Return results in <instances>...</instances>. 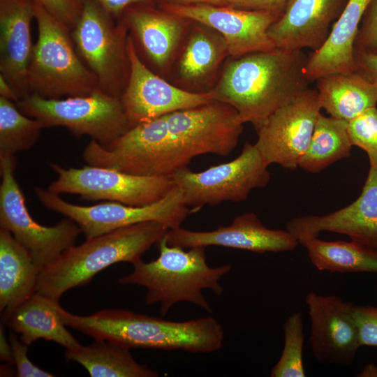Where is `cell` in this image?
<instances>
[{"instance_id": "cell-1", "label": "cell", "mask_w": 377, "mask_h": 377, "mask_svg": "<svg viewBox=\"0 0 377 377\" xmlns=\"http://www.w3.org/2000/svg\"><path fill=\"white\" fill-rule=\"evenodd\" d=\"M308 58L302 50L275 47L230 60L211 90L214 100L232 107L240 123H251L257 129L276 110L309 89Z\"/></svg>"}, {"instance_id": "cell-2", "label": "cell", "mask_w": 377, "mask_h": 377, "mask_svg": "<svg viewBox=\"0 0 377 377\" xmlns=\"http://www.w3.org/2000/svg\"><path fill=\"white\" fill-rule=\"evenodd\" d=\"M59 312L66 326L94 339L108 340L129 349L209 353L221 349L223 342V327L211 316L175 322L121 309H104L89 316H78L60 305Z\"/></svg>"}, {"instance_id": "cell-3", "label": "cell", "mask_w": 377, "mask_h": 377, "mask_svg": "<svg viewBox=\"0 0 377 377\" xmlns=\"http://www.w3.org/2000/svg\"><path fill=\"white\" fill-rule=\"evenodd\" d=\"M169 229L157 221H146L86 239L69 247L38 274L36 292L59 300L67 290L87 284L111 265L134 264L157 244Z\"/></svg>"}, {"instance_id": "cell-4", "label": "cell", "mask_w": 377, "mask_h": 377, "mask_svg": "<svg viewBox=\"0 0 377 377\" xmlns=\"http://www.w3.org/2000/svg\"><path fill=\"white\" fill-rule=\"evenodd\" d=\"M156 245L159 256L156 260L137 261L133 264V272L119 278L118 283L145 287L146 304L159 303L161 316H165L174 304L181 302H191L212 313L211 305L202 291L210 289L220 296L223 291L220 280L230 272L231 265L209 267L205 246L184 251L168 245L166 235Z\"/></svg>"}, {"instance_id": "cell-5", "label": "cell", "mask_w": 377, "mask_h": 377, "mask_svg": "<svg viewBox=\"0 0 377 377\" xmlns=\"http://www.w3.org/2000/svg\"><path fill=\"white\" fill-rule=\"evenodd\" d=\"M38 39L28 67L30 94L45 98L85 96L98 89L94 74L78 55L71 29L36 1Z\"/></svg>"}, {"instance_id": "cell-6", "label": "cell", "mask_w": 377, "mask_h": 377, "mask_svg": "<svg viewBox=\"0 0 377 377\" xmlns=\"http://www.w3.org/2000/svg\"><path fill=\"white\" fill-rule=\"evenodd\" d=\"M82 158L87 165L147 177H171L190 163L175 147L165 114L129 128L107 146L91 140Z\"/></svg>"}, {"instance_id": "cell-7", "label": "cell", "mask_w": 377, "mask_h": 377, "mask_svg": "<svg viewBox=\"0 0 377 377\" xmlns=\"http://www.w3.org/2000/svg\"><path fill=\"white\" fill-rule=\"evenodd\" d=\"M16 105L43 128L64 126L76 135H88L104 147L130 128L119 97L98 88L88 95L65 98H45L29 94Z\"/></svg>"}, {"instance_id": "cell-8", "label": "cell", "mask_w": 377, "mask_h": 377, "mask_svg": "<svg viewBox=\"0 0 377 377\" xmlns=\"http://www.w3.org/2000/svg\"><path fill=\"white\" fill-rule=\"evenodd\" d=\"M127 27L94 0H83L71 37L84 64L94 74L102 91L120 97L128 82L130 63Z\"/></svg>"}, {"instance_id": "cell-9", "label": "cell", "mask_w": 377, "mask_h": 377, "mask_svg": "<svg viewBox=\"0 0 377 377\" xmlns=\"http://www.w3.org/2000/svg\"><path fill=\"white\" fill-rule=\"evenodd\" d=\"M34 192L45 207L74 221L86 239L146 221H157L169 230L177 228L191 212L184 202L182 190L176 185L162 199L144 206L116 202L82 206L66 202L47 188L36 186Z\"/></svg>"}, {"instance_id": "cell-10", "label": "cell", "mask_w": 377, "mask_h": 377, "mask_svg": "<svg viewBox=\"0 0 377 377\" xmlns=\"http://www.w3.org/2000/svg\"><path fill=\"white\" fill-rule=\"evenodd\" d=\"M268 166L256 144L246 142L240 154L228 163L200 172L186 167L171 177L182 190L184 202L193 212L207 205L245 200L253 190L268 184Z\"/></svg>"}, {"instance_id": "cell-11", "label": "cell", "mask_w": 377, "mask_h": 377, "mask_svg": "<svg viewBox=\"0 0 377 377\" xmlns=\"http://www.w3.org/2000/svg\"><path fill=\"white\" fill-rule=\"evenodd\" d=\"M15 156L0 158V228L9 231L28 250L40 272L74 245L82 232L69 218L54 226H44L34 220L15 177Z\"/></svg>"}, {"instance_id": "cell-12", "label": "cell", "mask_w": 377, "mask_h": 377, "mask_svg": "<svg viewBox=\"0 0 377 377\" xmlns=\"http://www.w3.org/2000/svg\"><path fill=\"white\" fill-rule=\"evenodd\" d=\"M50 166L57 177L48 190L57 194L79 195L91 201L104 200L144 206L162 199L175 186L168 177L140 176L90 165L64 168L52 163Z\"/></svg>"}, {"instance_id": "cell-13", "label": "cell", "mask_w": 377, "mask_h": 377, "mask_svg": "<svg viewBox=\"0 0 377 377\" xmlns=\"http://www.w3.org/2000/svg\"><path fill=\"white\" fill-rule=\"evenodd\" d=\"M171 138L190 162L197 156L229 155L243 131L237 111L217 101L165 114Z\"/></svg>"}, {"instance_id": "cell-14", "label": "cell", "mask_w": 377, "mask_h": 377, "mask_svg": "<svg viewBox=\"0 0 377 377\" xmlns=\"http://www.w3.org/2000/svg\"><path fill=\"white\" fill-rule=\"evenodd\" d=\"M320 109L316 89L309 88L276 110L256 129L255 144L268 165L275 163L290 170L298 167Z\"/></svg>"}, {"instance_id": "cell-15", "label": "cell", "mask_w": 377, "mask_h": 377, "mask_svg": "<svg viewBox=\"0 0 377 377\" xmlns=\"http://www.w3.org/2000/svg\"><path fill=\"white\" fill-rule=\"evenodd\" d=\"M130 73L119 98L130 128L140 123L214 100L212 91L202 93L178 88L154 73L139 57L128 37Z\"/></svg>"}, {"instance_id": "cell-16", "label": "cell", "mask_w": 377, "mask_h": 377, "mask_svg": "<svg viewBox=\"0 0 377 377\" xmlns=\"http://www.w3.org/2000/svg\"><path fill=\"white\" fill-rule=\"evenodd\" d=\"M161 8L219 33L226 43L229 56L238 57L275 48L267 31L281 13L204 3L162 4Z\"/></svg>"}, {"instance_id": "cell-17", "label": "cell", "mask_w": 377, "mask_h": 377, "mask_svg": "<svg viewBox=\"0 0 377 377\" xmlns=\"http://www.w3.org/2000/svg\"><path fill=\"white\" fill-rule=\"evenodd\" d=\"M310 320L309 341L314 359L320 364H353L361 346L353 316V304L334 295L311 291L305 297Z\"/></svg>"}, {"instance_id": "cell-18", "label": "cell", "mask_w": 377, "mask_h": 377, "mask_svg": "<svg viewBox=\"0 0 377 377\" xmlns=\"http://www.w3.org/2000/svg\"><path fill=\"white\" fill-rule=\"evenodd\" d=\"M369 165L362 192L355 201L328 214L294 217L286 230L296 238L318 237L323 231L346 235L377 253V163Z\"/></svg>"}, {"instance_id": "cell-19", "label": "cell", "mask_w": 377, "mask_h": 377, "mask_svg": "<svg viewBox=\"0 0 377 377\" xmlns=\"http://www.w3.org/2000/svg\"><path fill=\"white\" fill-rule=\"evenodd\" d=\"M166 239L168 245L183 249L218 246L258 253L290 251L299 244L290 232L265 227L253 212L237 216L230 225L211 231L170 229Z\"/></svg>"}, {"instance_id": "cell-20", "label": "cell", "mask_w": 377, "mask_h": 377, "mask_svg": "<svg viewBox=\"0 0 377 377\" xmlns=\"http://www.w3.org/2000/svg\"><path fill=\"white\" fill-rule=\"evenodd\" d=\"M348 1L288 0L281 16L269 27L268 36L276 48L316 51L326 41Z\"/></svg>"}, {"instance_id": "cell-21", "label": "cell", "mask_w": 377, "mask_h": 377, "mask_svg": "<svg viewBox=\"0 0 377 377\" xmlns=\"http://www.w3.org/2000/svg\"><path fill=\"white\" fill-rule=\"evenodd\" d=\"M35 0H0V75L19 100L30 94L28 67L34 45L31 24Z\"/></svg>"}, {"instance_id": "cell-22", "label": "cell", "mask_w": 377, "mask_h": 377, "mask_svg": "<svg viewBox=\"0 0 377 377\" xmlns=\"http://www.w3.org/2000/svg\"><path fill=\"white\" fill-rule=\"evenodd\" d=\"M144 52L156 68H163L181 38L184 18L151 5H133L121 17Z\"/></svg>"}, {"instance_id": "cell-23", "label": "cell", "mask_w": 377, "mask_h": 377, "mask_svg": "<svg viewBox=\"0 0 377 377\" xmlns=\"http://www.w3.org/2000/svg\"><path fill=\"white\" fill-rule=\"evenodd\" d=\"M370 1H348L326 41L321 47L309 55L305 73L311 82L330 73L355 71L354 42Z\"/></svg>"}, {"instance_id": "cell-24", "label": "cell", "mask_w": 377, "mask_h": 377, "mask_svg": "<svg viewBox=\"0 0 377 377\" xmlns=\"http://www.w3.org/2000/svg\"><path fill=\"white\" fill-rule=\"evenodd\" d=\"M39 272L28 250L0 228V311L3 321L36 292Z\"/></svg>"}, {"instance_id": "cell-25", "label": "cell", "mask_w": 377, "mask_h": 377, "mask_svg": "<svg viewBox=\"0 0 377 377\" xmlns=\"http://www.w3.org/2000/svg\"><path fill=\"white\" fill-rule=\"evenodd\" d=\"M59 300L35 292L22 302L6 320L14 331L21 334L27 346L39 339L56 342L66 349L80 346L64 324Z\"/></svg>"}, {"instance_id": "cell-26", "label": "cell", "mask_w": 377, "mask_h": 377, "mask_svg": "<svg viewBox=\"0 0 377 377\" xmlns=\"http://www.w3.org/2000/svg\"><path fill=\"white\" fill-rule=\"evenodd\" d=\"M315 81L319 105L330 117L348 121L376 106L377 88L356 71L327 74Z\"/></svg>"}, {"instance_id": "cell-27", "label": "cell", "mask_w": 377, "mask_h": 377, "mask_svg": "<svg viewBox=\"0 0 377 377\" xmlns=\"http://www.w3.org/2000/svg\"><path fill=\"white\" fill-rule=\"evenodd\" d=\"M89 345L66 349L68 360L81 364L91 377H156L158 374L138 363L129 351L105 339H94Z\"/></svg>"}, {"instance_id": "cell-28", "label": "cell", "mask_w": 377, "mask_h": 377, "mask_svg": "<svg viewBox=\"0 0 377 377\" xmlns=\"http://www.w3.org/2000/svg\"><path fill=\"white\" fill-rule=\"evenodd\" d=\"M297 239L318 270L377 274V253L352 240L328 242L312 235Z\"/></svg>"}, {"instance_id": "cell-29", "label": "cell", "mask_w": 377, "mask_h": 377, "mask_svg": "<svg viewBox=\"0 0 377 377\" xmlns=\"http://www.w3.org/2000/svg\"><path fill=\"white\" fill-rule=\"evenodd\" d=\"M347 126V121L320 113L309 145L298 167L309 172L318 173L334 163L349 157L353 145Z\"/></svg>"}, {"instance_id": "cell-30", "label": "cell", "mask_w": 377, "mask_h": 377, "mask_svg": "<svg viewBox=\"0 0 377 377\" xmlns=\"http://www.w3.org/2000/svg\"><path fill=\"white\" fill-rule=\"evenodd\" d=\"M199 25L191 33L179 61L180 76L186 80L205 77L229 56L223 36L205 25Z\"/></svg>"}, {"instance_id": "cell-31", "label": "cell", "mask_w": 377, "mask_h": 377, "mask_svg": "<svg viewBox=\"0 0 377 377\" xmlns=\"http://www.w3.org/2000/svg\"><path fill=\"white\" fill-rule=\"evenodd\" d=\"M42 128L41 124L22 113L16 103L0 96V158L30 149Z\"/></svg>"}, {"instance_id": "cell-32", "label": "cell", "mask_w": 377, "mask_h": 377, "mask_svg": "<svg viewBox=\"0 0 377 377\" xmlns=\"http://www.w3.org/2000/svg\"><path fill=\"white\" fill-rule=\"evenodd\" d=\"M284 344L271 377H304L303 362L304 332L302 313H293L283 324Z\"/></svg>"}, {"instance_id": "cell-33", "label": "cell", "mask_w": 377, "mask_h": 377, "mask_svg": "<svg viewBox=\"0 0 377 377\" xmlns=\"http://www.w3.org/2000/svg\"><path fill=\"white\" fill-rule=\"evenodd\" d=\"M348 134L353 146L364 150L369 163H377V108H370L348 121Z\"/></svg>"}, {"instance_id": "cell-34", "label": "cell", "mask_w": 377, "mask_h": 377, "mask_svg": "<svg viewBox=\"0 0 377 377\" xmlns=\"http://www.w3.org/2000/svg\"><path fill=\"white\" fill-rule=\"evenodd\" d=\"M354 51L377 54V0H371L361 20Z\"/></svg>"}, {"instance_id": "cell-35", "label": "cell", "mask_w": 377, "mask_h": 377, "mask_svg": "<svg viewBox=\"0 0 377 377\" xmlns=\"http://www.w3.org/2000/svg\"><path fill=\"white\" fill-rule=\"evenodd\" d=\"M353 311L361 346L377 348V306L353 304Z\"/></svg>"}, {"instance_id": "cell-36", "label": "cell", "mask_w": 377, "mask_h": 377, "mask_svg": "<svg viewBox=\"0 0 377 377\" xmlns=\"http://www.w3.org/2000/svg\"><path fill=\"white\" fill-rule=\"evenodd\" d=\"M71 30L82 12L83 0H35Z\"/></svg>"}, {"instance_id": "cell-37", "label": "cell", "mask_w": 377, "mask_h": 377, "mask_svg": "<svg viewBox=\"0 0 377 377\" xmlns=\"http://www.w3.org/2000/svg\"><path fill=\"white\" fill-rule=\"evenodd\" d=\"M13 363L16 367L18 377H52V374L34 365L27 356L28 346L13 334L9 337Z\"/></svg>"}, {"instance_id": "cell-38", "label": "cell", "mask_w": 377, "mask_h": 377, "mask_svg": "<svg viewBox=\"0 0 377 377\" xmlns=\"http://www.w3.org/2000/svg\"><path fill=\"white\" fill-rule=\"evenodd\" d=\"M288 0H228V6L246 10L283 13Z\"/></svg>"}, {"instance_id": "cell-39", "label": "cell", "mask_w": 377, "mask_h": 377, "mask_svg": "<svg viewBox=\"0 0 377 377\" xmlns=\"http://www.w3.org/2000/svg\"><path fill=\"white\" fill-rule=\"evenodd\" d=\"M355 71L377 88V54L354 51Z\"/></svg>"}, {"instance_id": "cell-40", "label": "cell", "mask_w": 377, "mask_h": 377, "mask_svg": "<svg viewBox=\"0 0 377 377\" xmlns=\"http://www.w3.org/2000/svg\"><path fill=\"white\" fill-rule=\"evenodd\" d=\"M103 10L114 19L120 20L126 8L133 5H151L156 0H94Z\"/></svg>"}, {"instance_id": "cell-41", "label": "cell", "mask_w": 377, "mask_h": 377, "mask_svg": "<svg viewBox=\"0 0 377 377\" xmlns=\"http://www.w3.org/2000/svg\"><path fill=\"white\" fill-rule=\"evenodd\" d=\"M0 358L6 363H13L10 342L6 337L2 325L0 328Z\"/></svg>"}, {"instance_id": "cell-42", "label": "cell", "mask_w": 377, "mask_h": 377, "mask_svg": "<svg viewBox=\"0 0 377 377\" xmlns=\"http://www.w3.org/2000/svg\"><path fill=\"white\" fill-rule=\"evenodd\" d=\"M160 1L162 4H178V5H188V4H210L214 6H228V0H156Z\"/></svg>"}, {"instance_id": "cell-43", "label": "cell", "mask_w": 377, "mask_h": 377, "mask_svg": "<svg viewBox=\"0 0 377 377\" xmlns=\"http://www.w3.org/2000/svg\"><path fill=\"white\" fill-rule=\"evenodd\" d=\"M0 96L9 99L15 103L19 101L14 89L6 80L0 75Z\"/></svg>"}, {"instance_id": "cell-44", "label": "cell", "mask_w": 377, "mask_h": 377, "mask_svg": "<svg viewBox=\"0 0 377 377\" xmlns=\"http://www.w3.org/2000/svg\"><path fill=\"white\" fill-rule=\"evenodd\" d=\"M357 376L361 377H377V366L373 363H369Z\"/></svg>"}]
</instances>
